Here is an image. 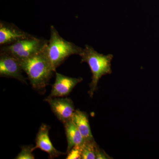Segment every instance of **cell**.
Wrapping results in <instances>:
<instances>
[{"instance_id":"1","label":"cell","mask_w":159,"mask_h":159,"mask_svg":"<svg viewBox=\"0 0 159 159\" xmlns=\"http://www.w3.org/2000/svg\"><path fill=\"white\" fill-rule=\"evenodd\" d=\"M20 62L33 88L37 91L44 89L54 72L46 56L45 49L34 56L20 60Z\"/></svg>"},{"instance_id":"2","label":"cell","mask_w":159,"mask_h":159,"mask_svg":"<svg viewBox=\"0 0 159 159\" xmlns=\"http://www.w3.org/2000/svg\"><path fill=\"white\" fill-rule=\"evenodd\" d=\"M83 49L63 38L53 25L51 26V36L45 48L46 56L54 72L67 58L80 54Z\"/></svg>"},{"instance_id":"3","label":"cell","mask_w":159,"mask_h":159,"mask_svg":"<svg viewBox=\"0 0 159 159\" xmlns=\"http://www.w3.org/2000/svg\"><path fill=\"white\" fill-rule=\"evenodd\" d=\"M79 55L81 62L87 63L92 72V81L89 84V94L90 97H92L97 90L99 79L104 75L111 74V61L113 55L99 54L89 45L85 46Z\"/></svg>"},{"instance_id":"4","label":"cell","mask_w":159,"mask_h":159,"mask_svg":"<svg viewBox=\"0 0 159 159\" xmlns=\"http://www.w3.org/2000/svg\"><path fill=\"white\" fill-rule=\"evenodd\" d=\"M48 40L32 36L19 41L10 45L2 46L0 52L10 54L21 60L34 56L42 51Z\"/></svg>"},{"instance_id":"5","label":"cell","mask_w":159,"mask_h":159,"mask_svg":"<svg viewBox=\"0 0 159 159\" xmlns=\"http://www.w3.org/2000/svg\"><path fill=\"white\" fill-rule=\"evenodd\" d=\"M45 101L49 103L51 110L63 123L72 119L75 110L74 102L70 98L48 97Z\"/></svg>"},{"instance_id":"6","label":"cell","mask_w":159,"mask_h":159,"mask_svg":"<svg viewBox=\"0 0 159 159\" xmlns=\"http://www.w3.org/2000/svg\"><path fill=\"white\" fill-rule=\"evenodd\" d=\"M23 69L19 59L10 54L0 52V76L17 80L26 84V79L23 76Z\"/></svg>"},{"instance_id":"7","label":"cell","mask_w":159,"mask_h":159,"mask_svg":"<svg viewBox=\"0 0 159 159\" xmlns=\"http://www.w3.org/2000/svg\"><path fill=\"white\" fill-rule=\"evenodd\" d=\"M33 35L20 29L14 24L1 21L0 45H10L19 41L32 37Z\"/></svg>"},{"instance_id":"8","label":"cell","mask_w":159,"mask_h":159,"mask_svg":"<svg viewBox=\"0 0 159 159\" xmlns=\"http://www.w3.org/2000/svg\"><path fill=\"white\" fill-rule=\"evenodd\" d=\"M55 80L52 86L49 97H66L70 93L78 84L81 82L83 78L68 77L55 72Z\"/></svg>"},{"instance_id":"9","label":"cell","mask_w":159,"mask_h":159,"mask_svg":"<svg viewBox=\"0 0 159 159\" xmlns=\"http://www.w3.org/2000/svg\"><path fill=\"white\" fill-rule=\"evenodd\" d=\"M50 127L45 124H42L38 131L35 139V145L33 150L39 148L47 152L51 159L57 157L63 154L62 152L57 150L52 144L49 135Z\"/></svg>"},{"instance_id":"10","label":"cell","mask_w":159,"mask_h":159,"mask_svg":"<svg viewBox=\"0 0 159 159\" xmlns=\"http://www.w3.org/2000/svg\"><path fill=\"white\" fill-rule=\"evenodd\" d=\"M71 120L79 129L85 142H92L95 140L92 134L88 116L86 113L78 109L75 110Z\"/></svg>"},{"instance_id":"11","label":"cell","mask_w":159,"mask_h":159,"mask_svg":"<svg viewBox=\"0 0 159 159\" xmlns=\"http://www.w3.org/2000/svg\"><path fill=\"white\" fill-rule=\"evenodd\" d=\"M63 124L68 143L67 152L75 146H82L85 142V139L72 120Z\"/></svg>"},{"instance_id":"12","label":"cell","mask_w":159,"mask_h":159,"mask_svg":"<svg viewBox=\"0 0 159 159\" xmlns=\"http://www.w3.org/2000/svg\"><path fill=\"white\" fill-rule=\"evenodd\" d=\"M98 146L94 141L92 142H85L82 147V159H96V154Z\"/></svg>"},{"instance_id":"13","label":"cell","mask_w":159,"mask_h":159,"mask_svg":"<svg viewBox=\"0 0 159 159\" xmlns=\"http://www.w3.org/2000/svg\"><path fill=\"white\" fill-rule=\"evenodd\" d=\"M33 147L32 145H25L22 146L21 150L17 156L16 159H34V156L32 153Z\"/></svg>"},{"instance_id":"14","label":"cell","mask_w":159,"mask_h":159,"mask_svg":"<svg viewBox=\"0 0 159 159\" xmlns=\"http://www.w3.org/2000/svg\"><path fill=\"white\" fill-rule=\"evenodd\" d=\"M82 146H77L73 147L67 152L66 159H79L82 157Z\"/></svg>"},{"instance_id":"15","label":"cell","mask_w":159,"mask_h":159,"mask_svg":"<svg viewBox=\"0 0 159 159\" xmlns=\"http://www.w3.org/2000/svg\"><path fill=\"white\" fill-rule=\"evenodd\" d=\"M112 158L108 155L104 150L98 147L96 154V159H111Z\"/></svg>"}]
</instances>
